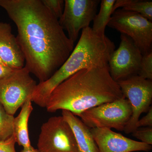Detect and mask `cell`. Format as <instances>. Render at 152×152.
<instances>
[{"instance_id":"20","label":"cell","mask_w":152,"mask_h":152,"mask_svg":"<svg viewBox=\"0 0 152 152\" xmlns=\"http://www.w3.org/2000/svg\"><path fill=\"white\" fill-rule=\"evenodd\" d=\"M133 137L137 139L140 142L147 145H152V127L139 128L132 133Z\"/></svg>"},{"instance_id":"2","label":"cell","mask_w":152,"mask_h":152,"mask_svg":"<svg viewBox=\"0 0 152 152\" xmlns=\"http://www.w3.org/2000/svg\"><path fill=\"white\" fill-rule=\"evenodd\" d=\"M124 96L118 83L112 77L108 67L84 69L77 72L53 90L47 101V111L82 113Z\"/></svg>"},{"instance_id":"3","label":"cell","mask_w":152,"mask_h":152,"mask_svg":"<svg viewBox=\"0 0 152 152\" xmlns=\"http://www.w3.org/2000/svg\"><path fill=\"white\" fill-rule=\"evenodd\" d=\"M115 44L105 35H100L90 27L82 30L80 39L65 62L45 81L37 85L32 102L45 107L53 90L77 72L84 69L108 67Z\"/></svg>"},{"instance_id":"21","label":"cell","mask_w":152,"mask_h":152,"mask_svg":"<svg viewBox=\"0 0 152 152\" xmlns=\"http://www.w3.org/2000/svg\"><path fill=\"white\" fill-rule=\"evenodd\" d=\"M16 143L14 134L7 140L0 142V152H16L15 148Z\"/></svg>"},{"instance_id":"8","label":"cell","mask_w":152,"mask_h":152,"mask_svg":"<svg viewBox=\"0 0 152 152\" xmlns=\"http://www.w3.org/2000/svg\"><path fill=\"white\" fill-rule=\"evenodd\" d=\"M117 83L132 108L130 119L124 130L126 134H130L137 129V124L141 115L147 113L151 107L152 80L137 75Z\"/></svg>"},{"instance_id":"13","label":"cell","mask_w":152,"mask_h":152,"mask_svg":"<svg viewBox=\"0 0 152 152\" xmlns=\"http://www.w3.org/2000/svg\"><path fill=\"white\" fill-rule=\"evenodd\" d=\"M62 116L73 132L80 152H99L91 129L69 111L62 110Z\"/></svg>"},{"instance_id":"4","label":"cell","mask_w":152,"mask_h":152,"mask_svg":"<svg viewBox=\"0 0 152 152\" xmlns=\"http://www.w3.org/2000/svg\"><path fill=\"white\" fill-rule=\"evenodd\" d=\"M132 115L130 104L124 96L87 110L78 117L90 129L107 128L124 131Z\"/></svg>"},{"instance_id":"14","label":"cell","mask_w":152,"mask_h":152,"mask_svg":"<svg viewBox=\"0 0 152 152\" xmlns=\"http://www.w3.org/2000/svg\"><path fill=\"white\" fill-rule=\"evenodd\" d=\"M31 98L28 99L22 107L20 113L15 118L14 135L16 142L23 148H31L29 136L28 121L33 110Z\"/></svg>"},{"instance_id":"6","label":"cell","mask_w":152,"mask_h":152,"mask_svg":"<svg viewBox=\"0 0 152 152\" xmlns=\"http://www.w3.org/2000/svg\"><path fill=\"white\" fill-rule=\"evenodd\" d=\"M30 74L24 66L0 80V103L10 115L14 116L27 100L31 99L37 84Z\"/></svg>"},{"instance_id":"15","label":"cell","mask_w":152,"mask_h":152,"mask_svg":"<svg viewBox=\"0 0 152 152\" xmlns=\"http://www.w3.org/2000/svg\"><path fill=\"white\" fill-rule=\"evenodd\" d=\"M121 8L124 10L137 13L152 21V1L143 0H117L113 6V12Z\"/></svg>"},{"instance_id":"11","label":"cell","mask_w":152,"mask_h":152,"mask_svg":"<svg viewBox=\"0 0 152 152\" xmlns=\"http://www.w3.org/2000/svg\"><path fill=\"white\" fill-rule=\"evenodd\" d=\"M99 152H149L152 145L134 140L107 128L91 129Z\"/></svg>"},{"instance_id":"1","label":"cell","mask_w":152,"mask_h":152,"mask_svg":"<svg viewBox=\"0 0 152 152\" xmlns=\"http://www.w3.org/2000/svg\"><path fill=\"white\" fill-rule=\"evenodd\" d=\"M0 7L16 26L25 66L45 81L65 62L74 43L42 0H0Z\"/></svg>"},{"instance_id":"24","label":"cell","mask_w":152,"mask_h":152,"mask_svg":"<svg viewBox=\"0 0 152 152\" xmlns=\"http://www.w3.org/2000/svg\"><path fill=\"white\" fill-rule=\"evenodd\" d=\"M20 152H40L37 149H35L34 147H32L30 148H23Z\"/></svg>"},{"instance_id":"25","label":"cell","mask_w":152,"mask_h":152,"mask_svg":"<svg viewBox=\"0 0 152 152\" xmlns=\"http://www.w3.org/2000/svg\"><path fill=\"white\" fill-rule=\"evenodd\" d=\"M0 65H6L3 62L2 60H1V58H0Z\"/></svg>"},{"instance_id":"16","label":"cell","mask_w":152,"mask_h":152,"mask_svg":"<svg viewBox=\"0 0 152 152\" xmlns=\"http://www.w3.org/2000/svg\"><path fill=\"white\" fill-rule=\"evenodd\" d=\"M116 0H102L99 12L95 15L93 20L92 29L96 34L100 35H105V30L112 14Z\"/></svg>"},{"instance_id":"10","label":"cell","mask_w":152,"mask_h":152,"mask_svg":"<svg viewBox=\"0 0 152 152\" xmlns=\"http://www.w3.org/2000/svg\"><path fill=\"white\" fill-rule=\"evenodd\" d=\"M61 26L67 33L68 38L75 43L80 30L89 26L96 15L99 0H65Z\"/></svg>"},{"instance_id":"19","label":"cell","mask_w":152,"mask_h":152,"mask_svg":"<svg viewBox=\"0 0 152 152\" xmlns=\"http://www.w3.org/2000/svg\"><path fill=\"white\" fill-rule=\"evenodd\" d=\"M42 1L57 19H59L61 17L64 7V1L42 0Z\"/></svg>"},{"instance_id":"26","label":"cell","mask_w":152,"mask_h":152,"mask_svg":"<svg viewBox=\"0 0 152 152\" xmlns=\"http://www.w3.org/2000/svg\"><path fill=\"white\" fill-rule=\"evenodd\" d=\"M134 152H140V151H135Z\"/></svg>"},{"instance_id":"9","label":"cell","mask_w":152,"mask_h":152,"mask_svg":"<svg viewBox=\"0 0 152 152\" xmlns=\"http://www.w3.org/2000/svg\"><path fill=\"white\" fill-rule=\"evenodd\" d=\"M118 48L112 53L108 61L110 75L115 81L138 75L143 55L132 40L121 34Z\"/></svg>"},{"instance_id":"12","label":"cell","mask_w":152,"mask_h":152,"mask_svg":"<svg viewBox=\"0 0 152 152\" xmlns=\"http://www.w3.org/2000/svg\"><path fill=\"white\" fill-rule=\"evenodd\" d=\"M0 58L5 64L14 69L25 66V60L11 25L0 22Z\"/></svg>"},{"instance_id":"5","label":"cell","mask_w":152,"mask_h":152,"mask_svg":"<svg viewBox=\"0 0 152 152\" xmlns=\"http://www.w3.org/2000/svg\"><path fill=\"white\" fill-rule=\"evenodd\" d=\"M107 26L130 38L143 56L152 51V22L140 14L117 9Z\"/></svg>"},{"instance_id":"7","label":"cell","mask_w":152,"mask_h":152,"mask_svg":"<svg viewBox=\"0 0 152 152\" xmlns=\"http://www.w3.org/2000/svg\"><path fill=\"white\" fill-rule=\"evenodd\" d=\"M40 152H80L73 132L62 116L44 123L37 143Z\"/></svg>"},{"instance_id":"17","label":"cell","mask_w":152,"mask_h":152,"mask_svg":"<svg viewBox=\"0 0 152 152\" xmlns=\"http://www.w3.org/2000/svg\"><path fill=\"white\" fill-rule=\"evenodd\" d=\"M14 119L0 103V142L7 140L14 134Z\"/></svg>"},{"instance_id":"18","label":"cell","mask_w":152,"mask_h":152,"mask_svg":"<svg viewBox=\"0 0 152 152\" xmlns=\"http://www.w3.org/2000/svg\"><path fill=\"white\" fill-rule=\"evenodd\" d=\"M138 75L143 78L152 80V51L143 56Z\"/></svg>"},{"instance_id":"23","label":"cell","mask_w":152,"mask_h":152,"mask_svg":"<svg viewBox=\"0 0 152 152\" xmlns=\"http://www.w3.org/2000/svg\"><path fill=\"white\" fill-rule=\"evenodd\" d=\"M17 69H14L8 66L0 65V80L7 77L15 70Z\"/></svg>"},{"instance_id":"22","label":"cell","mask_w":152,"mask_h":152,"mask_svg":"<svg viewBox=\"0 0 152 152\" xmlns=\"http://www.w3.org/2000/svg\"><path fill=\"white\" fill-rule=\"evenodd\" d=\"M151 127H152V107L149 109L147 114L141 119H139L137 124V129L139 128Z\"/></svg>"}]
</instances>
